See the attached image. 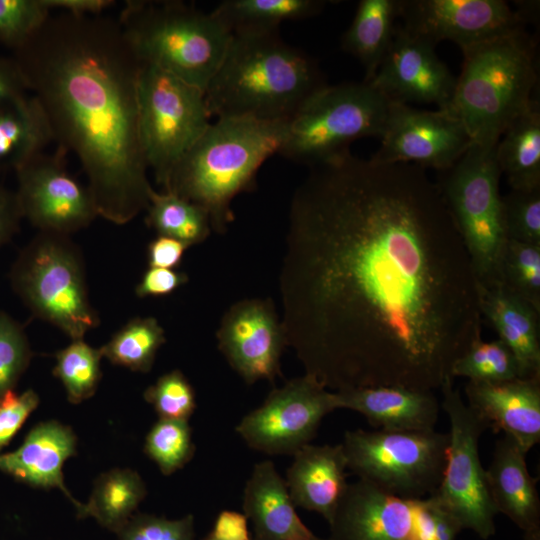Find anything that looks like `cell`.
<instances>
[{
    "instance_id": "d4e9b609",
    "label": "cell",
    "mask_w": 540,
    "mask_h": 540,
    "mask_svg": "<svg viewBox=\"0 0 540 540\" xmlns=\"http://www.w3.org/2000/svg\"><path fill=\"white\" fill-rule=\"evenodd\" d=\"M526 454L514 439L504 435L496 442L485 474L497 512L506 515L524 532H529L540 529V500L537 480L527 468Z\"/></svg>"
},
{
    "instance_id": "bcb514c9",
    "label": "cell",
    "mask_w": 540,
    "mask_h": 540,
    "mask_svg": "<svg viewBox=\"0 0 540 540\" xmlns=\"http://www.w3.org/2000/svg\"><path fill=\"white\" fill-rule=\"evenodd\" d=\"M204 540H251L248 519L240 512L221 511Z\"/></svg>"
},
{
    "instance_id": "f6af8a7d",
    "label": "cell",
    "mask_w": 540,
    "mask_h": 540,
    "mask_svg": "<svg viewBox=\"0 0 540 540\" xmlns=\"http://www.w3.org/2000/svg\"><path fill=\"white\" fill-rule=\"evenodd\" d=\"M188 246L183 242L158 235L147 247V260L149 267L174 269L182 261Z\"/></svg>"
},
{
    "instance_id": "7dc6e473",
    "label": "cell",
    "mask_w": 540,
    "mask_h": 540,
    "mask_svg": "<svg viewBox=\"0 0 540 540\" xmlns=\"http://www.w3.org/2000/svg\"><path fill=\"white\" fill-rule=\"evenodd\" d=\"M22 218L16 193L0 183V248L18 232Z\"/></svg>"
},
{
    "instance_id": "ac0fdd59",
    "label": "cell",
    "mask_w": 540,
    "mask_h": 540,
    "mask_svg": "<svg viewBox=\"0 0 540 540\" xmlns=\"http://www.w3.org/2000/svg\"><path fill=\"white\" fill-rule=\"evenodd\" d=\"M216 337L220 352L247 384L273 382L281 375L280 360L287 345L271 300L234 303L223 315Z\"/></svg>"
},
{
    "instance_id": "8992f818",
    "label": "cell",
    "mask_w": 540,
    "mask_h": 540,
    "mask_svg": "<svg viewBox=\"0 0 540 540\" xmlns=\"http://www.w3.org/2000/svg\"><path fill=\"white\" fill-rule=\"evenodd\" d=\"M118 22L140 63L205 91L232 38L213 14L182 1H127Z\"/></svg>"
},
{
    "instance_id": "d6986e66",
    "label": "cell",
    "mask_w": 540,
    "mask_h": 540,
    "mask_svg": "<svg viewBox=\"0 0 540 540\" xmlns=\"http://www.w3.org/2000/svg\"><path fill=\"white\" fill-rule=\"evenodd\" d=\"M389 102L435 104L448 109L456 77L435 52V45L401 25L374 77L368 81Z\"/></svg>"
},
{
    "instance_id": "4dcf8cb0",
    "label": "cell",
    "mask_w": 540,
    "mask_h": 540,
    "mask_svg": "<svg viewBox=\"0 0 540 540\" xmlns=\"http://www.w3.org/2000/svg\"><path fill=\"white\" fill-rule=\"evenodd\" d=\"M146 494L145 483L136 471L112 469L96 479L88 502L77 515L93 517L104 528L118 533Z\"/></svg>"
},
{
    "instance_id": "2e32d148",
    "label": "cell",
    "mask_w": 540,
    "mask_h": 540,
    "mask_svg": "<svg viewBox=\"0 0 540 540\" xmlns=\"http://www.w3.org/2000/svg\"><path fill=\"white\" fill-rule=\"evenodd\" d=\"M379 149V164L406 163L437 172L450 168L471 146L462 122L444 109L421 110L390 102Z\"/></svg>"
},
{
    "instance_id": "ba28073f",
    "label": "cell",
    "mask_w": 540,
    "mask_h": 540,
    "mask_svg": "<svg viewBox=\"0 0 540 540\" xmlns=\"http://www.w3.org/2000/svg\"><path fill=\"white\" fill-rule=\"evenodd\" d=\"M13 291L31 313L71 340L100 324L90 303L83 255L68 235L39 232L9 272Z\"/></svg>"
},
{
    "instance_id": "4316f807",
    "label": "cell",
    "mask_w": 540,
    "mask_h": 540,
    "mask_svg": "<svg viewBox=\"0 0 540 540\" xmlns=\"http://www.w3.org/2000/svg\"><path fill=\"white\" fill-rule=\"evenodd\" d=\"M51 141L47 116L33 94L0 102V175L18 170Z\"/></svg>"
},
{
    "instance_id": "836d02e7",
    "label": "cell",
    "mask_w": 540,
    "mask_h": 540,
    "mask_svg": "<svg viewBox=\"0 0 540 540\" xmlns=\"http://www.w3.org/2000/svg\"><path fill=\"white\" fill-rule=\"evenodd\" d=\"M100 348H93L83 339H75L55 354L53 375L63 384L67 399L78 404L94 395L102 373Z\"/></svg>"
},
{
    "instance_id": "b9f144b4",
    "label": "cell",
    "mask_w": 540,
    "mask_h": 540,
    "mask_svg": "<svg viewBox=\"0 0 540 540\" xmlns=\"http://www.w3.org/2000/svg\"><path fill=\"white\" fill-rule=\"evenodd\" d=\"M117 534L120 540H194V517L188 514L168 519L137 514Z\"/></svg>"
},
{
    "instance_id": "681fc988",
    "label": "cell",
    "mask_w": 540,
    "mask_h": 540,
    "mask_svg": "<svg viewBox=\"0 0 540 540\" xmlns=\"http://www.w3.org/2000/svg\"><path fill=\"white\" fill-rule=\"evenodd\" d=\"M50 9L61 10L74 15H101L102 11L114 4L110 0H44Z\"/></svg>"
},
{
    "instance_id": "f907efd6",
    "label": "cell",
    "mask_w": 540,
    "mask_h": 540,
    "mask_svg": "<svg viewBox=\"0 0 540 540\" xmlns=\"http://www.w3.org/2000/svg\"><path fill=\"white\" fill-rule=\"evenodd\" d=\"M524 540H540V529L524 532Z\"/></svg>"
},
{
    "instance_id": "f35d334b",
    "label": "cell",
    "mask_w": 540,
    "mask_h": 540,
    "mask_svg": "<svg viewBox=\"0 0 540 540\" xmlns=\"http://www.w3.org/2000/svg\"><path fill=\"white\" fill-rule=\"evenodd\" d=\"M503 222L508 239L540 245V188L502 195Z\"/></svg>"
},
{
    "instance_id": "d590c367",
    "label": "cell",
    "mask_w": 540,
    "mask_h": 540,
    "mask_svg": "<svg viewBox=\"0 0 540 540\" xmlns=\"http://www.w3.org/2000/svg\"><path fill=\"white\" fill-rule=\"evenodd\" d=\"M451 376L469 381L497 382L521 378L518 363L510 349L500 340L474 341L454 362Z\"/></svg>"
},
{
    "instance_id": "60d3db41",
    "label": "cell",
    "mask_w": 540,
    "mask_h": 540,
    "mask_svg": "<svg viewBox=\"0 0 540 540\" xmlns=\"http://www.w3.org/2000/svg\"><path fill=\"white\" fill-rule=\"evenodd\" d=\"M49 16L44 0H0V42L19 48Z\"/></svg>"
},
{
    "instance_id": "6da1fadb",
    "label": "cell",
    "mask_w": 540,
    "mask_h": 540,
    "mask_svg": "<svg viewBox=\"0 0 540 540\" xmlns=\"http://www.w3.org/2000/svg\"><path fill=\"white\" fill-rule=\"evenodd\" d=\"M279 290L286 345L330 391L440 389L481 338L465 246L412 164L347 151L311 167L290 202Z\"/></svg>"
},
{
    "instance_id": "f1b7e54d",
    "label": "cell",
    "mask_w": 540,
    "mask_h": 540,
    "mask_svg": "<svg viewBox=\"0 0 540 540\" xmlns=\"http://www.w3.org/2000/svg\"><path fill=\"white\" fill-rule=\"evenodd\" d=\"M496 158L510 189L540 188V102L530 107L503 133L496 144Z\"/></svg>"
},
{
    "instance_id": "484cf974",
    "label": "cell",
    "mask_w": 540,
    "mask_h": 540,
    "mask_svg": "<svg viewBox=\"0 0 540 540\" xmlns=\"http://www.w3.org/2000/svg\"><path fill=\"white\" fill-rule=\"evenodd\" d=\"M477 291L482 318L513 353L521 378L540 377V313L500 284Z\"/></svg>"
},
{
    "instance_id": "e0dca14e",
    "label": "cell",
    "mask_w": 540,
    "mask_h": 540,
    "mask_svg": "<svg viewBox=\"0 0 540 540\" xmlns=\"http://www.w3.org/2000/svg\"><path fill=\"white\" fill-rule=\"evenodd\" d=\"M401 26L433 45L449 40L460 49L518 28L525 20L503 0H400Z\"/></svg>"
},
{
    "instance_id": "c3c4849f",
    "label": "cell",
    "mask_w": 540,
    "mask_h": 540,
    "mask_svg": "<svg viewBox=\"0 0 540 540\" xmlns=\"http://www.w3.org/2000/svg\"><path fill=\"white\" fill-rule=\"evenodd\" d=\"M22 73L13 58L0 56V102L27 93Z\"/></svg>"
},
{
    "instance_id": "5b68a950",
    "label": "cell",
    "mask_w": 540,
    "mask_h": 540,
    "mask_svg": "<svg viewBox=\"0 0 540 540\" xmlns=\"http://www.w3.org/2000/svg\"><path fill=\"white\" fill-rule=\"evenodd\" d=\"M463 64L448 109L472 143L494 146L533 101L536 42L524 27L461 49Z\"/></svg>"
},
{
    "instance_id": "1f68e13d",
    "label": "cell",
    "mask_w": 540,
    "mask_h": 540,
    "mask_svg": "<svg viewBox=\"0 0 540 540\" xmlns=\"http://www.w3.org/2000/svg\"><path fill=\"white\" fill-rule=\"evenodd\" d=\"M146 211L148 227L188 247L203 242L212 229L205 209L173 192L153 189Z\"/></svg>"
},
{
    "instance_id": "7bdbcfd3",
    "label": "cell",
    "mask_w": 540,
    "mask_h": 540,
    "mask_svg": "<svg viewBox=\"0 0 540 540\" xmlns=\"http://www.w3.org/2000/svg\"><path fill=\"white\" fill-rule=\"evenodd\" d=\"M39 401L38 394L32 389L21 394L11 390L0 398V451L14 438Z\"/></svg>"
},
{
    "instance_id": "ee69618b",
    "label": "cell",
    "mask_w": 540,
    "mask_h": 540,
    "mask_svg": "<svg viewBox=\"0 0 540 540\" xmlns=\"http://www.w3.org/2000/svg\"><path fill=\"white\" fill-rule=\"evenodd\" d=\"M188 279L187 274L174 269L149 267L137 284L135 293L141 298L166 296L187 283Z\"/></svg>"
},
{
    "instance_id": "f546056e",
    "label": "cell",
    "mask_w": 540,
    "mask_h": 540,
    "mask_svg": "<svg viewBox=\"0 0 540 540\" xmlns=\"http://www.w3.org/2000/svg\"><path fill=\"white\" fill-rule=\"evenodd\" d=\"M326 0H224L212 10L231 34L278 31L282 22L320 14Z\"/></svg>"
},
{
    "instance_id": "7402d4cb",
    "label": "cell",
    "mask_w": 540,
    "mask_h": 540,
    "mask_svg": "<svg viewBox=\"0 0 540 540\" xmlns=\"http://www.w3.org/2000/svg\"><path fill=\"white\" fill-rule=\"evenodd\" d=\"M336 409L362 414L384 431L435 430L440 404L433 391L372 386L333 391Z\"/></svg>"
},
{
    "instance_id": "d6a6232c",
    "label": "cell",
    "mask_w": 540,
    "mask_h": 540,
    "mask_svg": "<svg viewBox=\"0 0 540 540\" xmlns=\"http://www.w3.org/2000/svg\"><path fill=\"white\" fill-rule=\"evenodd\" d=\"M165 342V331L156 318L135 317L116 331L100 349L103 357L112 364L147 373Z\"/></svg>"
},
{
    "instance_id": "44dd1931",
    "label": "cell",
    "mask_w": 540,
    "mask_h": 540,
    "mask_svg": "<svg viewBox=\"0 0 540 540\" xmlns=\"http://www.w3.org/2000/svg\"><path fill=\"white\" fill-rule=\"evenodd\" d=\"M73 430L58 421L40 422L31 428L14 451L0 454V471L14 479L42 489H59L77 512L82 508L64 483L63 465L76 454Z\"/></svg>"
},
{
    "instance_id": "cb8c5ba5",
    "label": "cell",
    "mask_w": 540,
    "mask_h": 540,
    "mask_svg": "<svg viewBox=\"0 0 540 540\" xmlns=\"http://www.w3.org/2000/svg\"><path fill=\"white\" fill-rule=\"evenodd\" d=\"M285 480L274 463H256L243 491V514L254 540H329L315 535L298 516Z\"/></svg>"
},
{
    "instance_id": "9a60e30c",
    "label": "cell",
    "mask_w": 540,
    "mask_h": 540,
    "mask_svg": "<svg viewBox=\"0 0 540 540\" xmlns=\"http://www.w3.org/2000/svg\"><path fill=\"white\" fill-rule=\"evenodd\" d=\"M66 152H41L16 170V197L23 218L39 232L70 235L87 227L97 216L88 187L67 171Z\"/></svg>"
},
{
    "instance_id": "74e56055",
    "label": "cell",
    "mask_w": 540,
    "mask_h": 540,
    "mask_svg": "<svg viewBox=\"0 0 540 540\" xmlns=\"http://www.w3.org/2000/svg\"><path fill=\"white\" fill-rule=\"evenodd\" d=\"M33 355L24 327L0 310V398L14 390Z\"/></svg>"
},
{
    "instance_id": "30bf717a",
    "label": "cell",
    "mask_w": 540,
    "mask_h": 540,
    "mask_svg": "<svg viewBox=\"0 0 540 540\" xmlns=\"http://www.w3.org/2000/svg\"><path fill=\"white\" fill-rule=\"evenodd\" d=\"M448 433L347 431L341 443L347 469L389 494L425 498L438 488L446 464Z\"/></svg>"
},
{
    "instance_id": "ffe728a7",
    "label": "cell",
    "mask_w": 540,
    "mask_h": 540,
    "mask_svg": "<svg viewBox=\"0 0 540 540\" xmlns=\"http://www.w3.org/2000/svg\"><path fill=\"white\" fill-rule=\"evenodd\" d=\"M468 406L491 427L528 451L540 441V377L497 382L469 381Z\"/></svg>"
},
{
    "instance_id": "603a6c76",
    "label": "cell",
    "mask_w": 540,
    "mask_h": 540,
    "mask_svg": "<svg viewBox=\"0 0 540 540\" xmlns=\"http://www.w3.org/2000/svg\"><path fill=\"white\" fill-rule=\"evenodd\" d=\"M346 470L341 443H310L293 454L284 480L296 507L316 512L329 523L349 484Z\"/></svg>"
},
{
    "instance_id": "7a4b0ae2",
    "label": "cell",
    "mask_w": 540,
    "mask_h": 540,
    "mask_svg": "<svg viewBox=\"0 0 540 540\" xmlns=\"http://www.w3.org/2000/svg\"><path fill=\"white\" fill-rule=\"evenodd\" d=\"M53 141L79 158L98 216L126 224L153 190L139 131L141 63L118 19L60 12L14 50Z\"/></svg>"
},
{
    "instance_id": "52a82bcc",
    "label": "cell",
    "mask_w": 540,
    "mask_h": 540,
    "mask_svg": "<svg viewBox=\"0 0 540 540\" xmlns=\"http://www.w3.org/2000/svg\"><path fill=\"white\" fill-rule=\"evenodd\" d=\"M438 174L436 184L465 246L477 287L499 285L500 259L508 238L496 145L472 143Z\"/></svg>"
},
{
    "instance_id": "ab89813d",
    "label": "cell",
    "mask_w": 540,
    "mask_h": 540,
    "mask_svg": "<svg viewBox=\"0 0 540 540\" xmlns=\"http://www.w3.org/2000/svg\"><path fill=\"white\" fill-rule=\"evenodd\" d=\"M144 399L161 419L188 421L196 408L194 389L180 370L160 376L145 390Z\"/></svg>"
},
{
    "instance_id": "7c38bea8",
    "label": "cell",
    "mask_w": 540,
    "mask_h": 540,
    "mask_svg": "<svg viewBox=\"0 0 540 540\" xmlns=\"http://www.w3.org/2000/svg\"><path fill=\"white\" fill-rule=\"evenodd\" d=\"M453 381L446 379L439 389L450 431L443 477L433 495L462 529L488 539L495 534L498 514L479 455V440L488 427L463 401Z\"/></svg>"
},
{
    "instance_id": "5bb4252c",
    "label": "cell",
    "mask_w": 540,
    "mask_h": 540,
    "mask_svg": "<svg viewBox=\"0 0 540 540\" xmlns=\"http://www.w3.org/2000/svg\"><path fill=\"white\" fill-rule=\"evenodd\" d=\"M438 506L433 494L402 498L358 479L328 523L329 540H435Z\"/></svg>"
},
{
    "instance_id": "8fae6325",
    "label": "cell",
    "mask_w": 540,
    "mask_h": 540,
    "mask_svg": "<svg viewBox=\"0 0 540 540\" xmlns=\"http://www.w3.org/2000/svg\"><path fill=\"white\" fill-rule=\"evenodd\" d=\"M138 108L147 167L166 190L180 160L211 124L204 91L154 65L141 63Z\"/></svg>"
},
{
    "instance_id": "83f0119b",
    "label": "cell",
    "mask_w": 540,
    "mask_h": 540,
    "mask_svg": "<svg viewBox=\"0 0 540 540\" xmlns=\"http://www.w3.org/2000/svg\"><path fill=\"white\" fill-rule=\"evenodd\" d=\"M400 0H361L353 20L341 37V48L355 57L370 81L385 58L399 18Z\"/></svg>"
},
{
    "instance_id": "3957f363",
    "label": "cell",
    "mask_w": 540,
    "mask_h": 540,
    "mask_svg": "<svg viewBox=\"0 0 540 540\" xmlns=\"http://www.w3.org/2000/svg\"><path fill=\"white\" fill-rule=\"evenodd\" d=\"M326 84L316 60L278 31L233 34L204 95L216 119L288 122Z\"/></svg>"
},
{
    "instance_id": "e575fe53",
    "label": "cell",
    "mask_w": 540,
    "mask_h": 540,
    "mask_svg": "<svg viewBox=\"0 0 540 540\" xmlns=\"http://www.w3.org/2000/svg\"><path fill=\"white\" fill-rule=\"evenodd\" d=\"M499 284L540 313V245L507 239L500 259Z\"/></svg>"
},
{
    "instance_id": "9c48e42d",
    "label": "cell",
    "mask_w": 540,
    "mask_h": 540,
    "mask_svg": "<svg viewBox=\"0 0 540 540\" xmlns=\"http://www.w3.org/2000/svg\"><path fill=\"white\" fill-rule=\"evenodd\" d=\"M389 104L363 80L326 84L287 122L278 154L309 168L331 161L358 139L381 138Z\"/></svg>"
},
{
    "instance_id": "4fadbf2b",
    "label": "cell",
    "mask_w": 540,
    "mask_h": 540,
    "mask_svg": "<svg viewBox=\"0 0 540 540\" xmlns=\"http://www.w3.org/2000/svg\"><path fill=\"white\" fill-rule=\"evenodd\" d=\"M336 410L333 391L305 374L273 389L247 413L235 431L253 450L293 456L315 437L322 419Z\"/></svg>"
},
{
    "instance_id": "277c9868",
    "label": "cell",
    "mask_w": 540,
    "mask_h": 540,
    "mask_svg": "<svg viewBox=\"0 0 540 540\" xmlns=\"http://www.w3.org/2000/svg\"><path fill=\"white\" fill-rule=\"evenodd\" d=\"M287 122L220 118L211 123L176 166L166 190L206 210L211 228L224 233L233 199L254 187L258 169L278 153Z\"/></svg>"
},
{
    "instance_id": "8d00e7d4",
    "label": "cell",
    "mask_w": 540,
    "mask_h": 540,
    "mask_svg": "<svg viewBox=\"0 0 540 540\" xmlns=\"http://www.w3.org/2000/svg\"><path fill=\"white\" fill-rule=\"evenodd\" d=\"M194 451L192 430L185 420L159 418L145 438L144 452L164 475L182 469Z\"/></svg>"
}]
</instances>
